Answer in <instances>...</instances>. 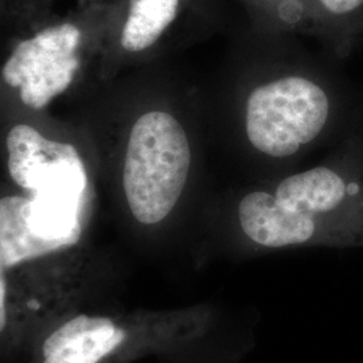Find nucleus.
Returning a JSON list of instances; mask_svg holds the SVG:
<instances>
[{"label":"nucleus","mask_w":363,"mask_h":363,"mask_svg":"<svg viewBox=\"0 0 363 363\" xmlns=\"http://www.w3.org/2000/svg\"><path fill=\"white\" fill-rule=\"evenodd\" d=\"M286 49L247 58L235 96L238 148L273 178L363 127V85L351 81L343 62L325 52Z\"/></svg>","instance_id":"f257e3e1"},{"label":"nucleus","mask_w":363,"mask_h":363,"mask_svg":"<svg viewBox=\"0 0 363 363\" xmlns=\"http://www.w3.org/2000/svg\"><path fill=\"white\" fill-rule=\"evenodd\" d=\"M235 222L249 247L363 249V127L311 169L245 190Z\"/></svg>","instance_id":"f03ea898"},{"label":"nucleus","mask_w":363,"mask_h":363,"mask_svg":"<svg viewBox=\"0 0 363 363\" xmlns=\"http://www.w3.org/2000/svg\"><path fill=\"white\" fill-rule=\"evenodd\" d=\"M193 152L189 133L169 111L152 108L127 133L121 184L133 218L143 225L166 220L189 182Z\"/></svg>","instance_id":"7ed1b4c3"},{"label":"nucleus","mask_w":363,"mask_h":363,"mask_svg":"<svg viewBox=\"0 0 363 363\" xmlns=\"http://www.w3.org/2000/svg\"><path fill=\"white\" fill-rule=\"evenodd\" d=\"M82 30L73 22L21 40L1 67L4 85L30 109H42L73 84L81 64Z\"/></svg>","instance_id":"20e7f679"},{"label":"nucleus","mask_w":363,"mask_h":363,"mask_svg":"<svg viewBox=\"0 0 363 363\" xmlns=\"http://www.w3.org/2000/svg\"><path fill=\"white\" fill-rule=\"evenodd\" d=\"M124 339V331L111 319L78 315L46 339L43 363H99Z\"/></svg>","instance_id":"39448f33"},{"label":"nucleus","mask_w":363,"mask_h":363,"mask_svg":"<svg viewBox=\"0 0 363 363\" xmlns=\"http://www.w3.org/2000/svg\"><path fill=\"white\" fill-rule=\"evenodd\" d=\"M57 249L39 240L27 226L23 196H4L0 202V267L1 272Z\"/></svg>","instance_id":"423d86ee"},{"label":"nucleus","mask_w":363,"mask_h":363,"mask_svg":"<svg viewBox=\"0 0 363 363\" xmlns=\"http://www.w3.org/2000/svg\"><path fill=\"white\" fill-rule=\"evenodd\" d=\"M181 0H130L121 30V48L128 52L151 49L178 16Z\"/></svg>","instance_id":"0eeeda50"},{"label":"nucleus","mask_w":363,"mask_h":363,"mask_svg":"<svg viewBox=\"0 0 363 363\" xmlns=\"http://www.w3.org/2000/svg\"><path fill=\"white\" fill-rule=\"evenodd\" d=\"M4 301H6V280H4V276H1V280H0V323H1V328H4V325H6Z\"/></svg>","instance_id":"6e6552de"}]
</instances>
